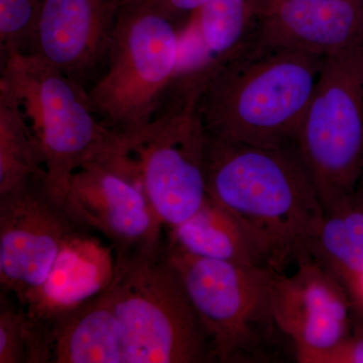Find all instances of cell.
<instances>
[{
	"instance_id": "cell-10",
	"label": "cell",
	"mask_w": 363,
	"mask_h": 363,
	"mask_svg": "<svg viewBox=\"0 0 363 363\" xmlns=\"http://www.w3.org/2000/svg\"><path fill=\"white\" fill-rule=\"evenodd\" d=\"M82 227L48 194L44 180L0 196L2 289L26 307L44 286L67 241Z\"/></svg>"
},
{
	"instance_id": "cell-17",
	"label": "cell",
	"mask_w": 363,
	"mask_h": 363,
	"mask_svg": "<svg viewBox=\"0 0 363 363\" xmlns=\"http://www.w3.org/2000/svg\"><path fill=\"white\" fill-rule=\"evenodd\" d=\"M167 241L194 257L272 269L247 227L209 195L188 220L169 229Z\"/></svg>"
},
{
	"instance_id": "cell-24",
	"label": "cell",
	"mask_w": 363,
	"mask_h": 363,
	"mask_svg": "<svg viewBox=\"0 0 363 363\" xmlns=\"http://www.w3.org/2000/svg\"><path fill=\"white\" fill-rule=\"evenodd\" d=\"M350 298L351 302L354 303L363 311V277L355 290L351 294Z\"/></svg>"
},
{
	"instance_id": "cell-12",
	"label": "cell",
	"mask_w": 363,
	"mask_h": 363,
	"mask_svg": "<svg viewBox=\"0 0 363 363\" xmlns=\"http://www.w3.org/2000/svg\"><path fill=\"white\" fill-rule=\"evenodd\" d=\"M118 11L112 0H45L30 54L85 87L106 66Z\"/></svg>"
},
{
	"instance_id": "cell-11",
	"label": "cell",
	"mask_w": 363,
	"mask_h": 363,
	"mask_svg": "<svg viewBox=\"0 0 363 363\" xmlns=\"http://www.w3.org/2000/svg\"><path fill=\"white\" fill-rule=\"evenodd\" d=\"M297 267L291 276L277 274L272 293L274 321L292 341L295 357L350 335L351 298L342 283L315 259Z\"/></svg>"
},
{
	"instance_id": "cell-9",
	"label": "cell",
	"mask_w": 363,
	"mask_h": 363,
	"mask_svg": "<svg viewBox=\"0 0 363 363\" xmlns=\"http://www.w3.org/2000/svg\"><path fill=\"white\" fill-rule=\"evenodd\" d=\"M66 209L79 224L109 240L116 259L164 242V227L150 205L128 145L73 174Z\"/></svg>"
},
{
	"instance_id": "cell-8",
	"label": "cell",
	"mask_w": 363,
	"mask_h": 363,
	"mask_svg": "<svg viewBox=\"0 0 363 363\" xmlns=\"http://www.w3.org/2000/svg\"><path fill=\"white\" fill-rule=\"evenodd\" d=\"M199 96V91L174 82L147 128L126 142L164 228L188 220L208 196V136L198 111Z\"/></svg>"
},
{
	"instance_id": "cell-5",
	"label": "cell",
	"mask_w": 363,
	"mask_h": 363,
	"mask_svg": "<svg viewBox=\"0 0 363 363\" xmlns=\"http://www.w3.org/2000/svg\"><path fill=\"white\" fill-rule=\"evenodd\" d=\"M182 33L147 4L119 9L108 61L87 88L91 108L126 142L152 121L180 70Z\"/></svg>"
},
{
	"instance_id": "cell-21",
	"label": "cell",
	"mask_w": 363,
	"mask_h": 363,
	"mask_svg": "<svg viewBox=\"0 0 363 363\" xmlns=\"http://www.w3.org/2000/svg\"><path fill=\"white\" fill-rule=\"evenodd\" d=\"M45 0H0L1 58L32 52Z\"/></svg>"
},
{
	"instance_id": "cell-20",
	"label": "cell",
	"mask_w": 363,
	"mask_h": 363,
	"mask_svg": "<svg viewBox=\"0 0 363 363\" xmlns=\"http://www.w3.org/2000/svg\"><path fill=\"white\" fill-rule=\"evenodd\" d=\"M52 360V328L26 311L0 304V363H47Z\"/></svg>"
},
{
	"instance_id": "cell-26",
	"label": "cell",
	"mask_w": 363,
	"mask_h": 363,
	"mask_svg": "<svg viewBox=\"0 0 363 363\" xmlns=\"http://www.w3.org/2000/svg\"><path fill=\"white\" fill-rule=\"evenodd\" d=\"M358 186H359V187H360V188H362V190H363V178H362V182H360L359 185H358Z\"/></svg>"
},
{
	"instance_id": "cell-6",
	"label": "cell",
	"mask_w": 363,
	"mask_h": 363,
	"mask_svg": "<svg viewBox=\"0 0 363 363\" xmlns=\"http://www.w3.org/2000/svg\"><path fill=\"white\" fill-rule=\"evenodd\" d=\"M172 264L209 341L212 359L255 362L266 358L281 334L272 313L278 272L203 259L166 241Z\"/></svg>"
},
{
	"instance_id": "cell-19",
	"label": "cell",
	"mask_w": 363,
	"mask_h": 363,
	"mask_svg": "<svg viewBox=\"0 0 363 363\" xmlns=\"http://www.w3.org/2000/svg\"><path fill=\"white\" fill-rule=\"evenodd\" d=\"M45 178L35 138L13 100L0 91V196Z\"/></svg>"
},
{
	"instance_id": "cell-13",
	"label": "cell",
	"mask_w": 363,
	"mask_h": 363,
	"mask_svg": "<svg viewBox=\"0 0 363 363\" xmlns=\"http://www.w3.org/2000/svg\"><path fill=\"white\" fill-rule=\"evenodd\" d=\"M252 43L333 56L363 45V0H267Z\"/></svg>"
},
{
	"instance_id": "cell-22",
	"label": "cell",
	"mask_w": 363,
	"mask_h": 363,
	"mask_svg": "<svg viewBox=\"0 0 363 363\" xmlns=\"http://www.w3.org/2000/svg\"><path fill=\"white\" fill-rule=\"evenodd\" d=\"M301 363H363V334L348 335L327 350L296 357Z\"/></svg>"
},
{
	"instance_id": "cell-3",
	"label": "cell",
	"mask_w": 363,
	"mask_h": 363,
	"mask_svg": "<svg viewBox=\"0 0 363 363\" xmlns=\"http://www.w3.org/2000/svg\"><path fill=\"white\" fill-rule=\"evenodd\" d=\"M0 91L13 100L44 161V187L66 210L73 174L126 147L91 108L87 89L33 54L2 58Z\"/></svg>"
},
{
	"instance_id": "cell-7",
	"label": "cell",
	"mask_w": 363,
	"mask_h": 363,
	"mask_svg": "<svg viewBox=\"0 0 363 363\" xmlns=\"http://www.w3.org/2000/svg\"><path fill=\"white\" fill-rule=\"evenodd\" d=\"M324 213L363 178V45L325 57L296 138Z\"/></svg>"
},
{
	"instance_id": "cell-18",
	"label": "cell",
	"mask_w": 363,
	"mask_h": 363,
	"mask_svg": "<svg viewBox=\"0 0 363 363\" xmlns=\"http://www.w3.org/2000/svg\"><path fill=\"white\" fill-rule=\"evenodd\" d=\"M312 259L342 283L350 297L363 277V190L350 196L324 215Z\"/></svg>"
},
{
	"instance_id": "cell-4",
	"label": "cell",
	"mask_w": 363,
	"mask_h": 363,
	"mask_svg": "<svg viewBox=\"0 0 363 363\" xmlns=\"http://www.w3.org/2000/svg\"><path fill=\"white\" fill-rule=\"evenodd\" d=\"M116 262L111 288L124 363L210 362L206 333L169 259L166 241Z\"/></svg>"
},
{
	"instance_id": "cell-1",
	"label": "cell",
	"mask_w": 363,
	"mask_h": 363,
	"mask_svg": "<svg viewBox=\"0 0 363 363\" xmlns=\"http://www.w3.org/2000/svg\"><path fill=\"white\" fill-rule=\"evenodd\" d=\"M206 177L208 195L247 227L274 271L312 259L325 213L296 143L260 147L208 136Z\"/></svg>"
},
{
	"instance_id": "cell-16",
	"label": "cell",
	"mask_w": 363,
	"mask_h": 363,
	"mask_svg": "<svg viewBox=\"0 0 363 363\" xmlns=\"http://www.w3.org/2000/svg\"><path fill=\"white\" fill-rule=\"evenodd\" d=\"M54 363H124L111 285L51 323Z\"/></svg>"
},
{
	"instance_id": "cell-15",
	"label": "cell",
	"mask_w": 363,
	"mask_h": 363,
	"mask_svg": "<svg viewBox=\"0 0 363 363\" xmlns=\"http://www.w3.org/2000/svg\"><path fill=\"white\" fill-rule=\"evenodd\" d=\"M264 2L209 0L191 16L186 37L192 38L190 58L182 60L178 75L206 84L221 67L252 42Z\"/></svg>"
},
{
	"instance_id": "cell-23",
	"label": "cell",
	"mask_w": 363,
	"mask_h": 363,
	"mask_svg": "<svg viewBox=\"0 0 363 363\" xmlns=\"http://www.w3.org/2000/svg\"><path fill=\"white\" fill-rule=\"evenodd\" d=\"M208 1L209 0H150L145 4L176 23L181 18L192 16Z\"/></svg>"
},
{
	"instance_id": "cell-2",
	"label": "cell",
	"mask_w": 363,
	"mask_h": 363,
	"mask_svg": "<svg viewBox=\"0 0 363 363\" xmlns=\"http://www.w3.org/2000/svg\"><path fill=\"white\" fill-rule=\"evenodd\" d=\"M323 59L252 40L209 79L198 98L207 135L260 147L294 145Z\"/></svg>"
},
{
	"instance_id": "cell-14",
	"label": "cell",
	"mask_w": 363,
	"mask_h": 363,
	"mask_svg": "<svg viewBox=\"0 0 363 363\" xmlns=\"http://www.w3.org/2000/svg\"><path fill=\"white\" fill-rule=\"evenodd\" d=\"M87 229L82 227L67 241L44 286L25 307L33 319L51 325L111 285L116 253Z\"/></svg>"
},
{
	"instance_id": "cell-25",
	"label": "cell",
	"mask_w": 363,
	"mask_h": 363,
	"mask_svg": "<svg viewBox=\"0 0 363 363\" xmlns=\"http://www.w3.org/2000/svg\"><path fill=\"white\" fill-rule=\"evenodd\" d=\"M117 9H125V7H133L142 6V4H147L150 0H112Z\"/></svg>"
}]
</instances>
